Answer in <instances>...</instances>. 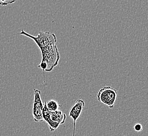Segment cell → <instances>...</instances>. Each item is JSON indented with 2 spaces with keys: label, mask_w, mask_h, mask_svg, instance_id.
<instances>
[{
  "label": "cell",
  "mask_w": 148,
  "mask_h": 136,
  "mask_svg": "<svg viewBox=\"0 0 148 136\" xmlns=\"http://www.w3.org/2000/svg\"><path fill=\"white\" fill-rule=\"evenodd\" d=\"M99 102L112 109L114 106L117 97V90L109 86L101 88L97 94Z\"/></svg>",
  "instance_id": "2"
},
{
  "label": "cell",
  "mask_w": 148,
  "mask_h": 136,
  "mask_svg": "<svg viewBox=\"0 0 148 136\" xmlns=\"http://www.w3.org/2000/svg\"><path fill=\"white\" fill-rule=\"evenodd\" d=\"M46 102H44L43 109V117L44 121L47 124L50 131L53 132L60 127V125L56 122H53L50 116V111L46 106Z\"/></svg>",
  "instance_id": "5"
},
{
  "label": "cell",
  "mask_w": 148,
  "mask_h": 136,
  "mask_svg": "<svg viewBox=\"0 0 148 136\" xmlns=\"http://www.w3.org/2000/svg\"><path fill=\"white\" fill-rule=\"evenodd\" d=\"M46 106L49 111H55L59 110L62 105H60L54 99H51L49 102H46Z\"/></svg>",
  "instance_id": "7"
},
{
  "label": "cell",
  "mask_w": 148,
  "mask_h": 136,
  "mask_svg": "<svg viewBox=\"0 0 148 136\" xmlns=\"http://www.w3.org/2000/svg\"><path fill=\"white\" fill-rule=\"evenodd\" d=\"M85 104V103L84 100L78 99L71 106L69 112V116L73 120V136L75 135L76 122L82 114Z\"/></svg>",
  "instance_id": "4"
},
{
  "label": "cell",
  "mask_w": 148,
  "mask_h": 136,
  "mask_svg": "<svg viewBox=\"0 0 148 136\" xmlns=\"http://www.w3.org/2000/svg\"><path fill=\"white\" fill-rule=\"evenodd\" d=\"M17 0H0V5L6 6L15 3Z\"/></svg>",
  "instance_id": "8"
},
{
  "label": "cell",
  "mask_w": 148,
  "mask_h": 136,
  "mask_svg": "<svg viewBox=\"0 0 148 136\" xmlns=\"http://www.w3.org/2000/svg\"><path fill=\"white\" fill-rule=\"evenodd\" d=\"M51 118L53 122H56L60 125H63L65 122L66 115L61 111H50Z\"/></svg>",
  "instance_id": "6"
},
{
  "label": "cell",
  "mask_w": 148,
  "mask_h": 136,
  "mask_svg": "<svg viewBox=\"0 0 148 136\" xmlns=\"http://www.w3.org/2000/svg\"><path fill=\"white\" fill-rule=\"evenodd\" d=\"M19 34L33 40L36 44L42 55L40 65L45 69L46 72L53 71L60 60V52L56 46L57 38L54 33L49 31H40L36 36H33L22 30Z\"/></svg>",
  "instance_id": "1"
},
{
  "label": "cell",
  "mask_w": 148,
  "mask_h": 136,
  "mask_svg": "<svg viewBox=\"0 0 148 136\" xmlns=\"http://www.w3.org/2000/svg\"><path fill=\"white\" fill-rule=\"evenodd\" d=\"M134 129L137 132H141L143 130V125L140 123H137L134 126Z\"/></svg>",
  "instance_id": "9"
},
{
  "label": "cell",
  "mask_w": 148,
  "mask_h": 136,
  "mask_svg": "<svg viewBox=\"0 0 148 136\" xmlns=\"http://www.w3.org/2000/svg\"><path fill=\"white\" fill-rule=\"evenodd\" d=\"M41 92L39 90H34V100L32 107V115L34 120L36 122H41L44 121L43 109L44 103L41 99Z\"/></svg>",
  "instance_id": "3"
}]
</instances>
